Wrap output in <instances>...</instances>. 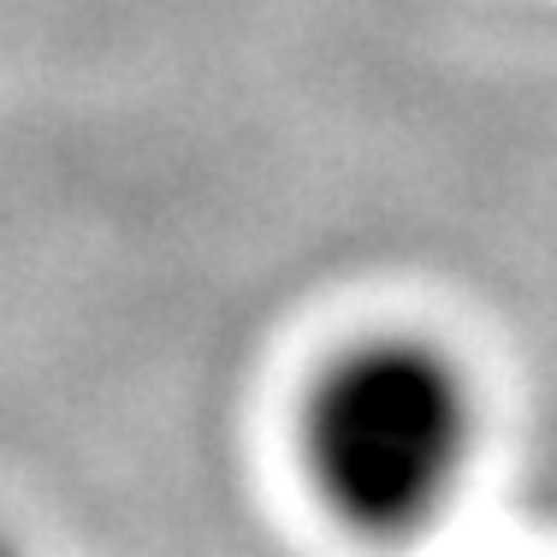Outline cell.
<instances>
[{
    "label": "cell",
    "mask_w": 557,
    "mask_h": 557,
    "mask_svg": "<svg viewBox=\"0 0 557 557\" xmlns=\"http://www.w3.org/2000/svg\"><path fill=\"white\" fill-rule=\"evenodd\" d=\"M302 450L321 498L356 534H416L469 469V386L421 338L356 344L314 386Z\"/></svg>",
    "instance_id": "6da1fadb"
},
{
    "label": "cell",
    "mask_w": 557,
    "mask_h": 557,
    "mask_svg": "<svg viewBox=\"0 0 557 557\" xmlns=\"http://www.w3.org/2000/svg\"><path fill=\"white\" fill-rule=\"evenodd\" d=\"M0 557H18V552H12V546H7V540H0Z\"/></svg>",
    "instance_id": "7a4b0ae2"
}]
</instances>
